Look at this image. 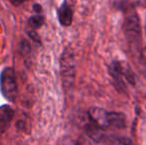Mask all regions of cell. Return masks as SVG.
<instances>
[{
    "label": "cell",
    "instance_id": "7a4b0ae2",
    "mask_svg": "<svg viewBox=\"0 0 146 145\" xmlns=\"http://www.w3.org/2000/svg\"><path fill=\"white\" fill-rule=\"evenodd\" d=\"M108 72L119 91H125L127 85L135 83V75L129 65L121 61H114L108 66Z\"/></svg>",
    "mask_w": 146,
    "mask_h": 145
},
{
    "label": "cell",
    "instance_id": "4fadbf2b",
    "mask_svg": "<svg viewBox=\"0 0 146 145\" xmlns=\"http://www.w3.org/2000/svg\"><path fill=\"white\" fill-rule=\"evenodd\" d=\"M33 9H34V11L36 13H41L42 12V6L40 4H34L33 5Z\"/></svg>",
    "mask_w": 146,
    "mask_h": 145
},
{
    "label": "cell",
    "instance_id": "277c9868",
    "mask_svg": "<svg viewBox=\"0 0 146 145\" xmlns=\"http://www.w3.org/2000/svg\"><path fill=\"white\" fill-rule=\"evenodd\" d=\"M0 91L9 101H15L18 93L16 73L13 68H5L0 75Z\"/></svg>",
    "mask_w": 146,
    "mask_h": 145
},
{
    "label": "cell",
    "instance_id": "52a82bcc",
    "mask_svg": "<svg viewBox=\"0 0 146 145\" xmlns=\"http://www.w3.org/2000/svg\"><path fill=\"white\" fill-rule=\"evenodd\" d=\"M58 19L61 25L69 27L73 22V9L67 1H64L63 4L58 9Z\"/></svg>",
    "mask_w": 146,
    "mask_h": 145
},
{
    "label": "cell",
    "instance_id": "8fae6325",
    "mask_svg": "<svg viewBox=\"0 0 146 145\" xmlns=\"http://www.w3.org/2000/svg\"><path fill=\"white\" fill-rule=\"evenodd\" d=\"M116 145H134L133 141L129 138H126V137H123V138H120V139L117 141V144Z\"/></svg>",
    "mask_w": 146,
    "mask_h": 145
},
{
    "label": "cell",
    "instance_id": "3957f363",
    "mask_svg": "<svg viewBox=\"0 0 146 145\" xmlns=\"http://www.w3.org/2000/svg\"><path fill=\"white\" fill-rule=\"evenodd\" d=\"M60 71L63 87L65 89H70L73 87L77 73V62H76L74 51L70 47L64 50L60 60Z\"/></svg>",
    "mask_w": 146,
    "mask_h": 145
},
{
    "label": "cell",
    "instance_id": "5b68a950",
    "mask_svg": "<svg viewBox=\"0 0 146 145\" xmlns=\"http://www.w3.org/2000/svg\"><path fill=\"white\" fill-rule=\"evenodd\" d=\"M123 33L126 41L132 47H136L141 42V27L139 17L135 12L127 15L123 22Z\"/></svg>",
    "mask_w": 146,
    "mask_h": 145
},
{
    "label": "cell",
    "instance_id": "7c38bea8",
    "mask_svg": "<svg viewBox=\"0 0 146 145\" xmlns=\"http://www.w3.org/2000/svg\"><path fill=\"white\" fill-rule=\"evenodd\" d=\"M10 1V3L12 4V5H14V6H19V5H21L23 2H25V1H27V0H9Z\"/></svg>",
    "mask_w": 146,
    "mask_h": 145
},
{
    "label": "cell",
    "instance_id": "6da1fadb",
    "mask_svg": "<svg viewBox=\"0 0 146 145\" xmlns=\"http://www.w3.org/2000/svg\"><path fill=\"white\" fill-rule=\"evenodd\" d=\"M90 122L104 128L122 129L126 125V117L123 113L116 111H108L100 107H90L88 111Z\"/></svg>",
    "mask_w": 146,
    "mask_h": 145
},
{
    "label": "cell",
    "instance_id": "9c48e42d",
    "mask_svg": "<svg viewBox=\"0 0 146 145\" xmlns=\"http://www.w3.org/2000/svg\"><path fill=\"white\" fill-rule=\"evenodd\" d=\"M45 23V17L41 14H38V15H34L31 16L28 20V24L32 29H39L41 28Z\"/></svg>",
    "mask_w": 146,
    "mask_h": 145
},
{
    "label": "cell",
    "instance_id": "30bf717a",
    "mask_svg": "<svg viewBox=\"0 0 146 145\" xmlns=\"http://www.w3.org/2000/svg\"><path fill=\"white\" fill-rule=\"evenodd\" d=\"M138 64H139V69H140L141 73L144 75H146V47L140 51Z\"/></svg>",
    "mask_w": 146,
    "mask_h": 145
},
{
    "label": "cell",
    "instance_id": "8992f818",
    "mask_svg": "<svg viewBox=\"0 0 146 145\" xmlns=\"http://www.w3.org/2000/svg\"><path fill=\"white\" fill-rule=\"evenodd\" d=\"M14 114L15 112L10 105H5L0 107V135L5 133L10 127Z\"/></svg>",
    "mask_w": 146,
    "mask_h": 145
},
{
    "label": "cell",
    "instance_id": "ba28073f",
    "mask_svg": "<svg viewBox=\"0 0 146 145\" xmlns=\"http://www.w3.org/2000/svg\"><path fill=\"white\" fill-rule=\"evenodd\" d=\"M86 133L90 139H92L96 142H102L104 141V137H106V133H104V129L100 126L96 125L92 122L88 124L86 126Z\"/></svg>",
    "mask_w": 146,
    "mask_h": 145
}]
</instances>
